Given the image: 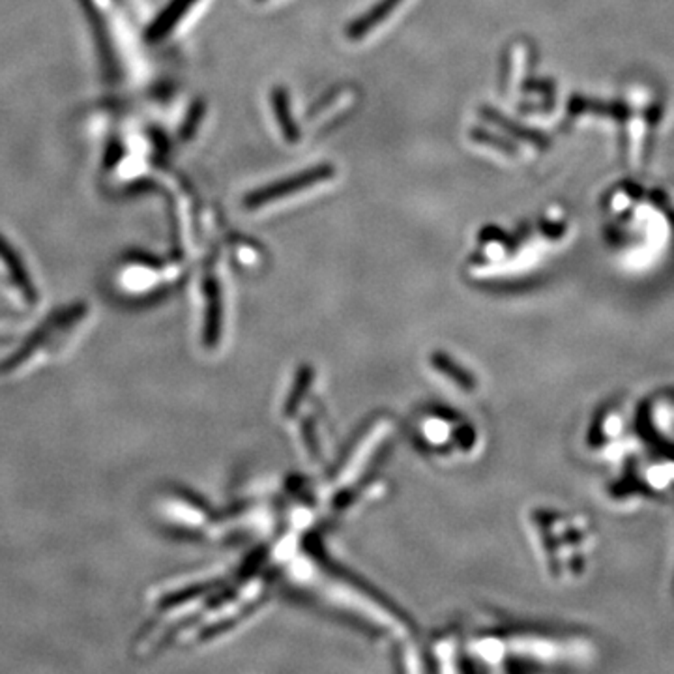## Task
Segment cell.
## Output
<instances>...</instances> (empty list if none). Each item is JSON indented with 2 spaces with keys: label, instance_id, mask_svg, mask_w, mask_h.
<instances>
[{
  "label": "cell",
  "instance_id": "cell-1",
  "mask_svg": "<svg viewBox=\"0 0 674 674\" xmlns=\"http://www.w3.org/2000/svg\"><path fill=\"white\" fill-rule=\"evenodd\" d=\"M536 547L545 571L562 585L583 583L594 568L599 536L581 512L541 510L532 517Z\"/></svg>",
  "mask_w": 674,
  "mask_h": 674
},
{
  "label": "cell",
  "instance_id": "cell-2",
  "mask_svg": "<svg viewBox=\"0 0 674 674\" xmlns=\"http://www.w3.org/2000/svg\"><path fill=\"white\" fill-rule=\"evenodd\" d=\"M651 444L652 440L642 428L639 403L628 399H614L599 407L585 435V452L609 476L626 466Z\"/></svg>",
  "mask_w": 674,
  "mask_h": 674
},
{
  "label": "cell",
  "instance_id": "cell-3",
  "mask_svg": "<svg viewBox=\"0 0 674 674\" xmlns=\"http://www.w3.org/2000/svg\"><path fill=\"white\" fill-rule=\"evenodd\" d=\"M334 174H336V169L330 163H320V165L309 167L306 171H300V172L292 174V177H287V179H282V180L273 182V184H266L259 189L249 191L244 197V207L249 208V210H255V208L264 207L268 203L282 201V199L291 197L296 191H304L308 188H313L317 184H322V182L334 179Z\"/></svg>",
  "mask_w": 674,
  "mask_h": 674
},
{
  "label": "cell",
  "instance_id": "cell-4",
  "mask_svg": "<svg viewBox=\"0 0 674 674\" xmlns=\"http://www.w3.org/2000/svg\"><path fill=\"white\" fill-rule=\"evenodd\" d=\"M642 428L654 444L674 449V392H656L639 403Z\"/></svg>",
  "mask_w": 674,
  "mask_h": 674
},
{
  "label": "cell",
  "instance_id": "cell-5",
  "mask_svg": "<svg viewBox=\"0 0 674 674\" xmlns=\"http://www.w3.org/2000/svg\"><path fill=\"white\" fill-rule=\"evenodd\" d=\"M405 3V0H379L377 5L371 6L365 14L355 19L346 29V36L351 40H362L371 34L381 24Z\"/></svg>",
  "mask_w": 674,
  "mask_h": 674
},
{
  "label": "cell",
  "instance_id": "cell-6",
  "mask_svg": "<svg viewBox=\"0 0 674 674\" xmlns=\"http://www.w3.org/2000/svg\"><path fill=\"white\" fill-rule=\"evenodd\" d=\"M272 104H273V113H276V118H278V124L283 132L285 141L296 143L300 139V132L292 120L289 94L283 87H276L272 90Z\"/></svg>",
  "mask_w": 674,
  "mask_h": 674
},
{
  "label": "cell",
  "instance_id": "cell-7",
  "mask_svg": "<svg viewBox=\"0 0 674 674\" xmlns=\"http://www.w3.org/2000/svg\"><path fill=\"white\" fill-rule=\"evenodd\" d=\"M193 3H197V0H172L169 8L162 14V17L156 21V24L152 27V36L158 38V36L167 34L172 29V24L177 23L191 8Z\"/></svg>",
  "mask_w": 674,
  "mask_h": 674
},
{
  "label": "cell",
  "instance_id": "cell-8",
  "mask_svg": "<svg viewBox=\"0 0 674 674\" xmlns=\"http://www.w3.org/2000/svg\"><path fill=\"white\" fill-rule=\"evenodd\" d=\"M470 137H472L474 141H478V143L491 144V146H498V148H503L504 152L513 154V146H512V144H508L506 141H501V139H494L493 135H489L487 132H484V130H480V128H474V130L470 132Z\"/></svg>",
  "mask_w": 674,
  "mask_h": 674
},
{
  "label": "cell",
  "instance_id": "cell-9",
  "mask_svg": "<svg viewBox=\"0 0 674 674\" xmlns=\"http://www.w3.org/2000/svg\"><path fill=\"white\" fill-rule=\"evenodd\" d=\"M259 3H263V0H259Z\"/></svg>",
  "mask_w": 674,
  "mask_h": 674
}]
</instances>
